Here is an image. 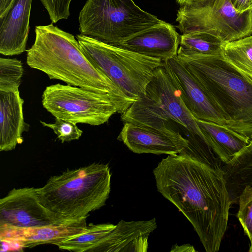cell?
I'll use <instances>...</instances> for the list:
<instances>
[{"instance_id":"obj_1","label":"cell","mask_w":252,"mask_h":252,"mask_svg":"<svg viewBox=\"0 0 252 252\" xmlns=\"http://www.w3.org/2000/svg\"><path fill=\"white\" fill-rule=\"evenodd\" d=\"M153 174L158 191L187 218L205 251H218L232 203L222 170L177 154L163 158Z\"/></svg>"},{"instance_id":"obj_17","label":"cell","mask_w":252,"mask_h":252,"mask_svg":"<svg viewBox=\"0 0 252 252\" xmlns=\"http://www.w3.org/2000/svg\"><path fill=\"white\" fill-rule=\"evenodd\" d=\"M24 100L19 89L0 90V151L14 150L23 141L22 133L28 130L23 114Z\"/></svg>"},{"instance_id":"obj_25","label":"cell","mask_w":252,"mask_h":252,"mask_svg":"<svg viewBox=\"0 0 252 252\" xmlns=\"http://www.w3.org/2000/svg\"><path fill=\"white\" fill-rule=\"evenodd\" d=\"M43 126L52 129L62 143L78 140L82 136L83 131L76 124L60 118H55L54 123H47L40 121Z\"/></svg>"},{"instance_id":"obj_27","label":"cell","mask_w":252,"mask_h":252,"mask_svg":"<svg viewBox=\"0 0 252 252\" xmlns=\"http://www.w3.org/2000/svg\"><path fill=\"white\" fill-rule=\"evenodd\" d=\"M235 9L238 12L243 13L252 8V0H230Z\"/></svg>"},{"instance_id":"obj_23","label":"cell","mask_w":252,"mask_h":252,"mask_svg":"<svg viewBox=\"0 0 252 252\" xmlns=\"http://www.w3.org/2000/svg\"><path fill=\"white\" fill-rule=\"evenodd\" d=\"M24 74L21 61L0 58V90H18Z\"/></svg>"},{"instance_id":"obj_20","label":"cell","mask_w":252,"mask_h":252,"mask_svg":"<svg viewBox=\"0 0 252 252\" xmlns=\"http://www.w3.org/2000/svg\"><path fill=\"white\" fill-rule=\"evenodd\" d=\"M220 52L225 60L252 84V35L222 43Z\"/></svg>"},{"instance_id":"obj_26","label":"cell","mask_w":252,"mask_h":252,"mask_svg":"<svg viewBox=\"0 0 252 252\" xmlns=\"http://www.w3.org/2000/svg\"><path fill=\"white\" fill-rule=\"evenodd\" d=\"M47 10L52 23L67 19L70 15L69 5L71 0H40Z\"/></svg>"},{"instance_id":"obj_6","label":"cell","mask_w":252,"mask_h":252,"mask_svg":"<svg viewBox=\"0 0 252 252\" xmlns=\"http://www.w3.org/2000/svg\"><path fill=\"white\" fill-rule=\"evenodd\" d=\"M80 48L92 64L128 97L137 100L144 93L160 60L147 57L81 34L76 36Z\"/></svg>"},{"instance_id":"obj_14","label":"cell","mask_w":252,"mask_h":252,"mask_svg":"<svg viewBox=\"0 0 252 252\" xmlns=\"http://www.w3.org/2000/svg\"><path fill=\"white\" fill-rule=\"evenodd\" d=\"M180 35L175 27L164 21L125 40L119 46L164 62L177 56Z\"/></svg>"},{"instance_id":"obj_5","label":"cell","mask_w":252,"mask_h":252,"mask_svg":"<svg viewBox=\"0 0 252 252\" xmlns=\"http://www.w3.org/2000/svg\"><path fill=\"white\" fill-rule=\"evenodd\" d=\"M121 119L143 126L162 128L173 121L183 127L189 141H207L183 101L181 93L162 65L157 68L145 93L121 114ZM209 145V144H208Z\"/></svg>"},{"instance_id":"obj_10","label":"cell","mask_w":252,"mask_h":252,"mask_svg":"<svg viewBox=\"0 0 252 252\" xmlns=\"http://www.w3.org/2000/svg\"><path fill=\"white\" fill-rule=\"evenodd\" d=\"M68 220L71 219L43 205L39 188L13 189L0 200V230L35 227Z\"/></svg>"},{"instance_id":"obj_21","label":"cell","mask_w":252,"mask_h":252,"mask_svg":"<svg viewBox=\"0 0 252 252\" xmlns=\"http://www.w3.org/2000/svg\"><path fill=\"white\" fill-rule=\"evenodd\" d=\"M116 225L111 223L90 224L83 232L64 240L58 247L62 250L90 252Z\"/></svg>"},{"instance_id":"obj_15","label":"cell","mask_w":252,"mask_h":252,"mask_svg":"<svg viewBox=\"0 0 252 252\" xmlns=\"http://www.w3.org/2000/svg\"><path fill=\"white\" fill-rule=\"evenodd\" d=\"M32 0H13L0 16V53L13 56L26 51Z\"/></svg>"},{"instance_id":"obj_30","label":"cell","mask_w":252,"mask_h":252,"mask_svg":"<svg viewBox=\"0 0 252 252\" xmlns=\"http://www.w3.org/2000/svg\"><path fill=\"white\" fill-rule=\"evenodd\" d=\"M191 0H176L177 2L180 5H182Z\"/></svg>"},{"instance_id":"obj_18","label":"cell","mask_w":252,"mask_h":252,"mask_svg":"<svg viewBox=\"0 0 252 252\" xmlns=\"http://www.w3.org/2000/svg\"><path fill=\"white\" fill-rule=\"evenodd\" d=\"M208 144L222 164L229 163L249 143L250 139L228 127L212 122L196 119Z\"/></svg>"},{"instance_id":"obj_9","label":"cell","mask_w":252,"mask_h":252,"mask_svg":"<svg viewBox=\"0 0 252 252\" xmlns=\"http://www.w3.org/2000/svg\"><path fill=\"white\" fill-rule=\"evenodd\" d=\"M176 21L182 34L203 32L221 43L252 35V8L238 12L230 0H191L180 5Z\"/></svg>"},{"instance_id":"obj_16","label":"cell","mask_w":252,"mask_h":252,"mask_svg":"<svg viewBox=\"0 0 252 252\" xmlns=\"http://www.w3.org/2000/svg\"><path fill=\"white\" fill-rule=\"evenodd\" d=\"M157 227L156 218L149 220H121L90 252H146L149 236Z\"/></svg>"},{"instance_id":"obj_22","label":"cell","mask_w":252,"mask_h":252,"mask_svg":"<svg viewBox=\"0 0 252 252\" xmlns=\"http://www.w3.org/2000/svg\"><path fill=\"white\" fill-rule=\"evenodd\" d=\"M221 42L203 32H191L180 35L178 54L185 55H210L220 50Z\"/></svg>"},{"instance_id":"obj_19","label":"cell","mask_w":252,"mask_h":252,"mask_svg":"<svg viewBox=\"0 0 252 252\" xmlns=\"http://www.w3.org/2000/svg\"><path fill=\"white\" fill-rule=\"evenodd\" d=\"M230 199L238 202L244 189L252 186V139L229 163L221 166Z\"/></svg>"},{"instance_id":"obj_3","label":"cell","mask_w":252,"mask_h":252,"mask_svg":"<svg viewBox=\"0 0 252 252\" xmlns=\"http://www.w3.org/2000/svg\"><path fill=\"white\" fill-rule=\"evenodd\" d=\"M222 111L226 126L252 139V84L223 58L220 50L210 55L177 54Z\"/></svg>"},{"instance_id":"obj_13","label":"cell","mask_w":252,"mask_h":252,"mask_svg":"<svg viewBox=\"0 0 252 252\" xmlns=\"http://www.w3.org/2000/svg\"><path fill=\"white\" fill-rule=\"evenodd\" d=\"M87 218L68 220L29 228L0 230V239L21 248L42 244L58 246L64 240L83 232L88 226Z\"/></svg>"},{"instance_id":"obj_31","label":"cell","mask_w":252,"mask_h":252,"mask_svg":"<svg viewBox=\"0 0 252 252\" xmlns=\"http://www.w3.org/2000/svg\"></svg>"},{"instance_id":"obj_2","label":"cell","mask_w":252,"mask_h":252,"mask_svg":"<svg viewBox=\"0 0 252 252\" xmlns=\"http://www.w3.org/2000/svg\"><path fill=\"white\" fill-rule=\"evenodd\" d=\"M35 39L27 50V63L50 79L100 93H108L130 106L136 100L128 97L85 56L74 35L50 24L37 26Z\"/></svg>"},{"instance_id":"obj_7","label":"cell","mask_w":252,"mask_h":252,"mask_svg":"<svg viewBox=\"0 0 252 252\" xmlns=\"http://www.w3.org/2000/svg\"><path fill=\"white\" fill-rule=\"evenodd\" d=\"M78 19L80 34L114 46L163 22L133 0H87Z\"/></svg>"},{"instance_id":"obj_4","label":"cell","mask_w":252,"mask_h":252,"mask_svg":"<svg viewBox=\"0 0 252 252\" xmlns=\"http://www.w3.org/2000/svg\"><path fill=\"white\" fill-rule=\"evenodd\" d=\"M108 164L89 165L52 176L39 188L41 203L53 212L69 219L87 218L104 206L111 190Z\"/></svg>"},{"instance_id":"obj_11","label":"cell","mask_w":252,"mask_h":252,"mask_svg":"<svg viewBox=\"0 0 252 252\" xmlns=\"http://www.w3.org/2000/svg\"><path fill=\"white\" fill-rule=\"evenodd\" d=\"M176 57L164 61L163 65L180 91L188 109L196 119L226 126L227 121L222 111Z\"/></svg>"},{"instance_id":"obj_29","label":"cell","mask_w":252,"mask_h":252,"mask_svg":"<svg viewBox=\"0 0 252 252\" xmlns=\"http://www.w3.org/2000/svg\"><path fill=\"white\" fill-rule=\"evenodd\" d=\"M13 0H0V16L8 8Z\"/></svg>"},{"instance_id":"obj_24","label":"cell","mask_w":252,"mask_h":252,"mask_svg":"<svg viewBox=\"0 0 252 252\" xmlns=\"http://www.w3.org/2000/svg\"><path fill=\"white\" fill-rule=\"evenodd\" d=\"M237 217L250 242L249 252H252V186H246L240 194Z\"/></svg>"},{"instance_id":"obj_28","label":"cell","mask_w":252,"mask_h":252,"mask_svg":"<svg viewBox=\"0 0 252 252\" xmlns=\"http://www.w3.org/2000/svg\"><path fill=\"white\" fill-rule=\"evenodd\" d=\"M171 252H196L192 246L189 244H184L182 246L175 245L172 248Z\"/></svg>"},{"instance_id":"obj_8","label":"cell","mask_w":252,"mask_h":252,"mask_svg":"<svg viewBox=\"0 0 252 252\" xmlns=\"http://www.w3.org/2000/svg\"><path fill=\"white\" fill-rule=\"evenodd\" d=\"M42 104L55 118L91 126L103 124L129 107L110 94L59 83L46 87Z\"/></svg>"},{"instance_id":"obj_12","label":"cell","mask_w":252,"mask_h":252,"mask_svg":"<svg viewBox=\"0 0 252 252\" xmlns=\"http://www.w3.org/2000/svg\"><path fill=\"white\" fill-rule=\"evenodd\" d=\"M136 154L177 155L188 146V140L168 126L157 128L125 123L117 138Z\"/></svg>"}]
</instances>
